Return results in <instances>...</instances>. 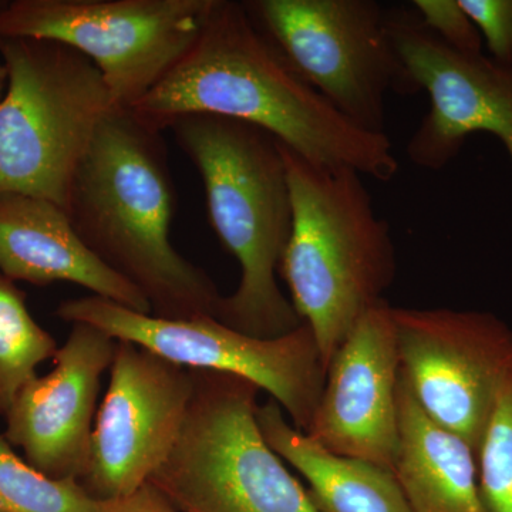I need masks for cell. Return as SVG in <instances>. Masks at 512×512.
<instances>
[{"mask_svg":"<svg viewBox=\"0 0 512 512\" xmlns=\"http://www.w3.org/2000/svg\"><path fill=\"white\" fill-rule=\"evenodd\" d=\"M392 473L412 512H488L476 451L424 413L402 373Z\"/></svg>","mask_w":512,"mask_h":512,"instance_id":"16","label":"cell"},{"mask_svg":"<svg viewBox=\"0 0 512 512\" xmlns=\"http://www.w3.org/2000/svg\"><path fill=\"white\" fill-rule=\"evenodd\" d=\"M56 315L72 325L86 323L113 339L136 343L175 365L244 377L265 390L303 433L325 384L319 346L305 323L281 338L259 339L212 316L157 318L94 295L60 303Z\"/></svg>","mask_w":512,"mask_h":512,"instance_id":"9","label":"cell"},{"mask_svg":"<svg viewBox=\"0 0 512 512\" xmlns=\"http://www.w3.org/2000/svg\"><path fill=\"white\" fill-rule=\"evenodd\" d=\"M6 86H8V72H6L5 64L0 60V100L6 92Z\"/></svg>","mask_w":512,"mask_h":512,"instance_id":"24","label":"cell"},{"mask_svg":"<svg viewBox=\"0 0 512 512\" xmlns=\"http://www.w3.org/2000/svg\"><path fill=\"white\" fill-rule=\"evenodd\" d=\"M127 110L161 133L188 116L242 121L313 164L353 168L382 183L399 171L387 134L353 126L302 82L255 28L244 2L214 0L190 52Z\"/></svg>","mask_w":512,"mask_h":512,"instance_id":"1","label":"cell"},{"mask_svg":"<svg viewBox=\"0 0 512 512\" xmlns=\"http://www.w3.org/2000/svg\"><path fill=\"white\" fill-rule=\"evenodd\" d=\"M0 272L35 285L70 282L140 313L150 303L97 258L64 208L42 198L0 194Z\"/></svg>","mask_w":512,"mask_h":512,"instance_id":"15","label":"cell"},{"mask_svg":"<svg viewBox=\"0 0 512 512\" xmlns=\"http://www.w3.org/2000/svg\"><path fill=\"white\" fill-rule=\"evenodd\" d=\"M168 165L163 133L117 107L74 174L66 212L86 247L147 299L151 315L217 318V285L170 241L175 191Z\"/></svg>","mask_w":512,"mask_h":512,"instance_id":"2","label":"cell"},{"mask_svg":"<svg viewBox=\"0 0 512 512\" xmlns=\"http://www.w3.org/2000/svg\"><path fill=\"white\" fill-rule=\"evenodd\" d=\"M477 467L488 512H512V369L478 447Z\"/></svg>","mask_w":512,"mask_h":512,"instance_id":"20","label":"cell"},{"mask_svg":"<svg viewBox=\"0 0 512 512\" xmlns=\"http://www.w3.org/2000/svg\"><path fill=\"white\" fill-rule=\"evenodd\" d=\"M177 146L201 175L208 215L237 259V291L222 296L217 319L259 339L303 325L276 275L292 231L288 171L279 141L261 128L215 116L171 124Z\"/></svg>","mask_w":512,"mask_h":512,"instance_id":"3","label":"cell"},{"mask_svg":"<svg viewBox=\"0 0 512 512\" xmlns=\"http://www.w3.org/2000/svg\"><path fill=\"white\" fill-rule=\"evenodd\" d=\"M256 420L266 443L308 481L319 512H412L392 471L330 453L292 426L274 399L258 407Z\"/></svg>","mask_w":512,"mask_h":512,"instance_id":"17","label":"cell"},{"mask_svg":"<svg viewBox=\"0 0 512 512\" xmlns=\"http://www.w3.org/2000/svg\"><path fill=\"white\" fill-rule=\"evenodd\" d=\"M59 346L30 315L25 296L0 272V414L6 416L36 370L55 357Z\"/></svg>","mask_w":512,"mask_h":512,"instance_id":"18","label":"cell"},{"mask_svg":"<svg viewBox=\"0 0 512 512\" xmlns=\"http://www.w3.org/2000/svg\"><path fill=\"white\" fill-rule=\"evenodd\" d=\"M279 146L292 200L291 237L279 275L328 369L346 336L393 284L392 228L376 214L362 174L313 164Z\"/></svg>","mask_w":512,"mask_h":512,"instance_id":"4","label":"cell"},{"mask_svg":"<svg viewBox=\"0 0 512 512\" xmlns=\"http://www.w3.org/2000/svg\"><path fill=\"white\" fill-rule=\"evenodd\" d=\"M400 373L421 409L480 447L512 369V329L494 313L393 308Z\"/></svg>","mask_w":512,"mask_h":512,"instance_id":"10","label":"cell"},{"mask_svg":"<svg viewBox=\"0 0 512 512\" xmlns=\"http://www.w3.org/2000/svg\"><path fill=\"white\" fill-rule=\"evenodd\" d=\"M94 507L79 481L40 473L0 434V512H93Z\"/></svg>","mask_w":512,"mask_h":512,"instance_id":"19","label":"cell"},{"mask_svg":"<svg viewBox=\"0 0 512 512\" xmlns=\"http://www.w3.org/2000/svg\"><path fill=\"white\" fill-rule=\"evenodd\" d=\"M399 379L393 306L384 299L356 323L330 359L306 436L330 453L392 471Z\"/></svg>","mask_w":512,"mask_h":512,"instance_id":"13","label":"cell"},{"mask_svg":"<svg viewBox=\"0 0 512 512\" xmlns=\"http://www.w3.org/2000/svg\"><path fill=\"white\" fill-rule=\"evenodd\" d=\"M183 429L150 481L183 512H319L259 429V389L197 370Z\"/></svg>","mask_w":512,"mask_h":512,"instance_id":"6","label":"cell"},{"mask_svg":"<svg viewBox=\"0 0 512 512\" xmlns=\"http://www.w3.org/2000/svg\"><path fill=\"white\" fill-rule=\"evenodd\" d=\"M116 345L103 330L73 323L53 369L29 380L6 413L3 436L47 477L80 481L86 473L100 380Z\"/></svg>","mask_w":512,"mask_h":512,"instance_id":"14","label":"cell"},{"mask_svg":"<svg viewBox=\"0 0 512 512\" xmlns=\"http://www.w3.org/2000/svg\"><path fill=\"white\" fill-rule=\"evenodd\" d=\"M386 25L412 93L423 90L430 100L407 143L409 160L424 170H443L467 137L490 133L500 138L512 161V67L447 46L412 6L387 10Z\"/></svg>","mask_w":512,"mask_h":512,"instance_id":"12","label":"cell"},{"mask_svg":"<svg viewBox=\"0 0 512 512\" xmlns=\"http://www.w3.org/2000/svg\"><path fill=\"white\" fill-rule=\"evenodd\" d=\"M412 8L421 23L441 42L458 52H481L483 39L458 0H414Z\"/></svg>","mask_w":512,"mask_h":512,"instance_id":"21","label":"cell"},{"mask_svg":"<svg viewBox=\"0 0 512 512\" xmlns=\"http://www.w3.org/2000/svg\"><path fill=\"white\" fill-rule=\"evenodd\" d=\"M214 0H16L0 37L52 40L99 69L120 109L150 93L200 36Z\"/></svg>","mask_w":512,"mask_h":512,"instance_id":"8","label":"cell"},{"mask_svg":"<svg viewBox=\"0 0 512 512\" xmlns=\"http://www.w3.org/2000/svg\"><path fill=\"white\" fill-rule=\"evenodd\" d=\"M192 393L190 367L117 340L89 464L79 481L92 500L124 497L150 481L177 443Z\"/></svg>","mask_w":512,"mask_h":512,"instance_id":"11","label":"cell"},{"mask_svg":"<svg viewBox=\"0 0 512 512\" xmlns=\"http://www.w3.org/2000/svg\"><path fill=\"white\" fill-rule=\"evenodd\" d=\"M255 28L350 124L386 134L387 93L412 94L375 0H247Z\"/></svg>","mask_w":512,"mask_h":512,"instance_id":"7","label":"cell"},{"mask_svg":"<svg viewBox=\"0 0 512 512\" xmlns=\"http://www.w3.org/2000/svg\"><path fill=\"white\" fill-rule=\"evenodd\" d=\"M93 512H183L153 484L147 483L134 493L113 500L96 501Z\"/></svg>","mask_w":512,"mask_h":512,"instance_id":"23","label":"cell"},{"mask_svg":"<svg viewBox=\"0 0 512 512\" xmlns=\"http://www.w3.org/2000/svg\"><path fill=\"white\" fill-rule=\"evenodd\" d=\"M8 86L0 100V194L66 210L74 174L117 109L92 60L62 43L0 37Z\"/></svg>","mask_w":512,"mask_h":512,"instance_id":"5","label":"cell"},{"mask_svg":"<svg viewBox=\"0 0 512 512\" xmlns=\"http://www.w3.org/2000/svg\"><path fill=\"white\" fill-rule=\"evenodd\" d=\"M485 40L490 59L512 67V0H458Z\"/></svg>","mask_w":512,"mask_h":512,"instance_id":"22","label":"cell"}]
</instances>
